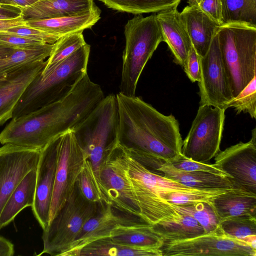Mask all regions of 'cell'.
I'll return each instance as SVG.
<instances>
[{"instance_id": "cell-20", "label": "cell", "mask_w": 256, "mask_h": 256, "mask_svg": "<svg viewBox=\"0 0 256 256\" xmlns=\"http://www.w3.org/2000/svg\"><path fill=\"white\" fill-rule=\"evenodd\" d=\"M180 15L199 57L208 52L219 25L208 18L198 7L188 5Z\"/></svg>"}, {"instance_id": "cell-29", "label": "cell", "mask_w": 256, "mask_h": 256, "mask_svg": "<svg viewBox=\"0 0 256 256\" xmlns=\"http://www.w3.org/2000/svg\"><path fill=\"white\" fill-rule=\"evenodd\" d=\"M164 242L192 238L204 234L202 227L192 216L183 214L178 222L152 225Z\"/></svg>"}, {"instance_id": "cell-22", "label": "cell", "mask_w": 256, "mask_h": 256, "mask_svg": "<svg viewBox=\"0 0 256 256\" xmlns=\"http://www.w3.org/2000/svg\"><path fill=\"white\" fill-rule=\"evenodd\" d=\"M101 10L96 6L90 11L75 16L26 21L28 25L60 38L83 32L94 25L100 18Z\"/></svg>"}, {"instance_id": "cell-7", "label": "cell", "mask_w": 256, "mask_h": 256, "mask_svg": "<svg viewBox=\"0 0 256 256\" xmlns=\"http://www.w3.org/2000/svg\"><path fill=\"white\" fill-rule=\"evenodd\" d=\"M100 205L86 200L82 194L77 182L70 196L43 230V249L38 256L48 254L62 256L76 239L84 224L98 212Z\"/></svg>"}, {"instance_id": "cell-11", "label": "cell", "mask_w": 256, "mask_h": 256, "mask_svg": "<svg viewBox=\"0 0 256 256\" xmlns=\"http://www.w3.org/2000/svg\"><path fill=\"white\" fill-rule=\"evenodd\" d=\"M162 256H256V250L244 242L226 236L220 227L192 238L164 242Z\"/></svg>"}, {"instance_id": "cell-47", "label": "cell", "mask_w": 256, "mask_h": 256, "mask_svg": "<svg viewBox=\"0 0 256 256\" xmlns=\"http://www.w3.org/2000/svg\"><path fill=\"white\" fill-rule=\"evenodd\" d=\"M18 6L23 8L28 6L38 0H12Z\"/></svg>"}, {"instance_id": "cell-1", "label": "cell", "mask_w": 256, "mask_h": 256, "mask_svg": "<svg viewBox=\"0 0 256 256\" xmlns=\"http://www.w3.org/2000/svg\"><path fill=\"white\" fill-rule=\"evenodd\" d=\"M118 142L146 168L158 170L181 156L182 140L175 117L165 116L138 96L116 94Z\"/></svg>"}, {"instance_id": "cell-17", "label": "cell", "mask_w": 256, "mask_h": 256, "mask_svg": "<svg viewBox=\"0 0 256 256\" xmlns=\"http://www.w3.org/2000/svg\"><path fill=\"white\" fill-rule=\"evenodd\" d=\"M124 148L126 176L132 192L144 190L162 197L170 192H189L196 190L152 172L134 158Z\"/></svg>"}, {"instance_id": "cell-8", "label": "cell", "mask_w": 256, "mask_h": 256, "mask_svg": "<svg viewBox=\"0 0 256 256\" xmlns=\"http://www.w3.org/2000/svg\"><path fill=\"white\" fill-rule=\"evenodd\" d=\"M225 110L200 106L191 128L182 141L181 154L185 158L207 162L220 150L224 130Z\"/></svg>"}, {"instance_id": "cell-42", "label": "cell", "mask_w": 256, "mask_h": 256, "mask_svg": "<svg viewBox=\"0 0 256 256\" xmlns=\"http://www.w3.org/2000/svg\"><path fill=\"white\" fill-rule=\"evenodd\" d=\"M184 70L191 82H194L200 80V57L192 46L189 52L186 66Z\"/></svg>"}, {"instance_id": "cell-13", "label": "cell", "mask_w": 256, "mask_h": 256, "mask_svg": "<svg viewBox=\"0 0 256 256\" xmlns=\"http://www.w3.org/2000/svg\"><path fill=\"white\" fill-rule=\"evenodd\" d=\"M214 164L227 174L234 188L256 194V128L252 138L218 152Z\"/></svg>"}, {"instance_id": "cell-24", "label": "cell", "mask_w": 256, "mask_h": 256, "mask_svg": "<svg viewBox=\"0 0 256 256\" xmlns=\"http://www.w3.org/2000/svg\"><path fill=\"white\" fill-rule=\"evenodd\" d=\"M158 171L162 172L165 178L194 189L234 188L228 178L204 172L180 170L169 162H164Z\"/></svg>"}, {"instance_id": "cell-34", "label": "cell", "mask_w": 256, "mask_h": 256, "mask_svg": "<svg viewBox=\"0 0 256 256\" xmlns=\"http://www.w3.org/2000/svg\"><path fill=\"white\" fill-rule=\"evenodd\" d=\"M86 42L82 32L70 34L60 38L53 44L50 56L42 70H46L64 60L76 52Z\"/></svg>"}, {"instance_id": "cell-33", "label": "cell", "mask_w": 256, "mask_h": 256, "mask_svg": "<svg viewBox=\"0 0 256 256\" xmlns=\"http://www.w3.org/2000/svg\"><path fill=\"white\" fill-rule=\"evenodd\" d=\"M223 24L244 22L256 26V0H222Z\"/></svg>"}, {"instance_id": "cell-4", "label": "cell", "mask_w": 256, "mask_h": 256, "mask_svg": "<svg viewBox=\"0 0 256 256\" xmlns=\"http://www.w3.org/2000/svg\"><path fill=\"white\" fill-rule=\"evenodd\" d=\"M216 34L234 98L256 76V26L226 23L218 26Z\"/></svg>"}, {"instance_id": "cell-51", "label": "cell", "mask_w": 256, "mask_h": 256, "mask_svg": "<svg viewBox=\"0 0 256 256\" xmlns=\"http://www.w3.org/2000/svg\"><path fill=\"white\" fill-rule=\"evenodd\" d=\"M1 238V236H0V238Z\"/></svg>"}, {"instance_id": "cell-10", "label": "cell", "mask_w": 256, "mask_h": 256, "mask_svg": "<svg viewBox=\"0 0 256 256\" xmlns=\"http://www.w3.org/2000/svg\"><path fill=\"white\" fill-rule=\"evenodd\" d=\"M124 153L118 142L106 150L100 163V178L114 209L142 218L126 176Z\"/></svg>"}, {"instance_id": "cell-32", "label": "cell", "mask_w": 256, "mask_h": 256, "mask_svg": "<svg viewBox=\"0 0 256 256\" xmlns=\"http://www.w3.org/2000/svg\"><path fill=\"white\" fill-rule=\"evenodd\" d=\"M78 185L82 194L88 200L101 205L112 206L107 190L96 175L91 162L88 159L84 162Z\"/></svg>"}, {"instance_id": "cell-40", "label": "cell", "mask_w": 256, "mask_h": 256, "mask_svg": "<svg viewBox=\"0 0 256 256\" xmlns=\"http://www.w3.org/2000/svg\"><path fill=\"white\" fill-rule=\"evenodd\" d=\"M44 44L20 36L0 33V44L14 49L32 48Z\"/></svg>"}, {"instance_id": "cell-50", "label": "cell", "mask_w": 256, "mask_h": 256, "mask_svg": "<svg viewBox=\"0 0 256 256\" xmlns=\"http://www.w3.org/2000/svg\"><path fill=\"white\" fill-rule=\"evenodd\" d=\"M0 4H12V5H17L12 0H0Z\"/></svg>"}, {"instance_id": "cell-48", "label": "cell", "mask_w": 256, "mask_h": 256, "mask_svg": "<svg viewBox=\"0 0 256 256\" xmlns=\"http://www.w3.org/2000/svg\"><path fill=\"white\" fill-rule=\"evenodd\" d=\"M15 49L0 44V58L10 54Z\"/></svg>"}, {"instance_id": "cell-45", "label": "cell", "mask_w": 256, "mask_h": 256, "mask_svg": "<svg viewBox=\"0 0 256 256\" xmlns=\"http://www.w3.org/2000/svg\"><path fill=\"white\" fill-rule=\"evenodd\" d=\"M0 12H14L22 14V8L18 5L0 4Z\"/></svg>"}, {"instance_id": "cell-16", "label": "cell", "mask_w": 256, "mask_h": 256, "mask_svg": "<svg viewBox=\"0 0 256 256\" xmlns=\"http://www.w3.org/2000/svg\"><path fill=\"white\" fill-rule=\"evenodd\" d=\"M56 138L41 150L36 170L34 199L32 209L42 230L49 222L57 164Z\"/></svg>"}, {"instance_id": "cell-12", "label": "cell", "mask_w": 256, "mask_h": 256, "mask_svg": "<svg viewBox=\"0 0 256 256\" xmlns=\"http://www.w3.org/2000/svg\"><path fill=\"white\" fill-rule=\"evenodd\" d=\"M200 106L208 105L225 110L226 105L234 97L223 64L216 32L208 52L204 56L200 57Z\"/></svg>"}, {"instance_id": "cell-2", "label": "cell", "mask_w": 256, "mask_h": 256, "mask_svg": "<svg viewBox=\"0 0 256 256\" xmlns=\"http://www.w3.org/2000/svg\"><path fill=\"white\" fill-rule=\"evenodd\" d=\"M100 101L91 84L81 79L62 99L12 118L0 132V144L42 150L55 138L72 130Z\"/></svg>"}, {"instance_id": "cell-15", "label": "cell", "mask_w": 256, "mask_h": 256, "mask_svg": "<svg viewBox=\"0 0 256 256\" xmlns=\"http://www.w3.org/2000/svg\"><path fill=\"white\" fill-rule=\"evenodd\" d=\"M110 204L100 205L98 212L84 224L62 256H76L82 248L93 241L112 236L117 232L130 226L149 224L138 216L118 214Z\"/></svg>"}, {"instance_id": "cell-43", "label": "cell", "mask_w": 256, "mask_h": 256, "mask_svg": "<svg viewBox=\"0 0 256 256\" xmlns=\"http://www.w3.org/2000/svg\"><path fill=\"white\" fill-rule=\"evenodd\" d=\"M26 24V21L24 19L22 14L14 18L0 19V32L16 26Z\"/></svg>"}, {"instance_id": "cell-3", "label": "cell", "mask_w": 256, "mask_h": 256, "mask_svg": "<svg viewBox=\"0 0 256 256\" xmlns=\"http://www.w3.org/2000/svg\"><path fill=\"white\" fill-rule=\"evenodd\" d=\"M90 46L86 44L70 56L42 70L27 86L12 118L26 114L66 96L87 72Z\"/></svg>"}, {"instance_id": "cell-19", "label": "cell", "mask_w": 256, "mask_h": 256, "mask_svg": "<svg viewBox=\"0 0 256 256\" xmlns=\"http://www.w3.org/2000/svg\"><path fill=\"white\" fill-rule=\"evenodd\" d=\"M46 64V60L36 63L0 84V126L12 118L14 108L22 93Z\"/></svg>"}, {"instance_id": "cell-41", "label": "cell", "mask_w": 256, "mask_h": 256, "mask_svg": "<svg viewBox=\"0 0 256 256\" xmlns=\"http://www.w3.org/2000/svg\"><path fill=\"white\" fill-rule=\"evenodd\" d=\"M198 8L219 26L223 24L222 0H202Z\"/></svg>"}, {"instance_id": "cell-27", "label": "cell", "mask_w": 256, "mask_h": 256, "mask_svg": "<svg viewBox=\"0 0 256 256\" xmlns=\"http://www.w3.org/2000/svg\"><path fill=\"white\" fill-rule=\"evenodd\" d=\"M76 256H162L160 249L125 246L104 238L93 241L82 248Z\"/></svg>"}, {"instance_id": "cell-36", "label": "cell", "mask_w": 256, "mask_h": 256, "mask_svg": "<svg viewBox=\"0 0 256 256\" xmlns=\"http://www.w3.org/2000/svg\"><path fill=\"white\" fill-rule=\"evenodd\" d=\"M230 188L196 190L189 192H172L162 196L167 202L176 205H190L198 202L209 204L216 197Z\"/></svg>"}, {"instance_id": "cell-46", "label": "cell", "mask_w": 256, "mask_h": 256, "mask_svg": "<svg viewBox=\"0 0 256 256\" xmlns=\"http://www.w3.org/2000/svg\"><path fill=\"white\" fill-rule=\"evenodd\" d=\"M21 14L20 13L14 12H0V19L14 18Z\"/></svg>"}, {"instance_id": "cell-6", "label": "cell", "mask_w": 256, "mask_h": 256, "mask_svg": "<svg viewBox=\"0 0 256 256\" xmlns=\"http://www.w3.org/2000/svg\"><path fill=\"white\" fill-rule=\"evenodd\" d=\"M118 123L116 96L110 94L72 130L100 179V166L105 152L118 142Z\"/></svg>"}, {"instance_id": "cell-37", "label": "cell", "mask_w": 256, "mask_h": 256, "mask_svg": "<svg viewBox=\"0 0 256 256\" xmlns=\"http://www.w3.org/2000/svg\"><path fill=\"white\" fill-rule=\"evenodd\" d=\"M233 108L236 114L248 113L252 118H256V76L225 106L224 109Z\"/></svg>"}, {"instance_id": "cell-26", "label": "cell", "mask_w": 256, "mask_h": 256, "mask_svg": "<svg viewBox=\"0 0 256 256\" xmlns=\"http://www.w3.org/2000/svg\"><path fill=\"white\" fill-rule=\"evenodd\" d=\"M36 170L30 171L26 175L5 203L0 214V230L12 222L23 209L32 206L35 194Z\"/></svg>"}, {"instance_id": "cell-5", "label": "cell", "mask_w": 256, "mask_h": 256, "mask_svg": "<svg viewBox=\"0 0 256 256\" xmlns=\"http://www.w3.org/2000/svg\"><path fill=\"white\" fill-rule=\"evenodd\" d=\"M124 34L126 44L120 92L134 96L144 67L159 44L163 42L156 14L146 17L140 14L134 16L125 24Z\"/></svg>"}, {"instance_id": "cell-28", "label": "cell", "mask_w": 256, "mask_h": 256, "mask_svg": "<svg viewBox=\"0 0 256 256\" xmlns=\"http://www.w3.org/2000/svg\"><path fill=\"white\" fill-rule=\"evenodd\" d=\"M109 238L120 244L146 248L160 249L164 243L163 238L150 224L132 226L122 229Z\"/></svg>"}, {"instance_id": "cell-30", "label": "cell", "mask_w": 256, "mask_h": 256, "mask_svg": "<svg viewBox=\"0 0 256 256\" xmlns=\"http://www.w3.org/2000/svg\"><path fill=\"white\" fill-rule=\"evenodd\" d=\"M220 227L226 236L244 242L256 250V217L228 218L220 220Z\"/></svg>"}, {"instance_id": "cell-21", "label": "cell", "mask_w": 256, "mask_h": 256, "mask_svg": "<svg viewBox=\"0 0 256 256\" xmlns=\"http://www.w3.org/2000/svg\"><path fill=\"white\" fill-rule=\"evenodd\" d=\"M94 0H38L22 8L26 21L72 16L90 11L96 6Z\"/></svg>"}, {"instance_id": "cell-44", "label": "cell", "mask_w": 256, "mask_h": 256, "mask_svg": "<svg viewBox=\"0 0 256 256\" xmlns=\"http://www.w3.org/2000/svg\"><path fill=\"white\" fill-rule=\"evenodd\" d=\"M14 253V244L8 240L1 236L0 238V256H12Z\"/></svg>"}, {"instance_id": "cell-23", "label": "cell", "mask_w": 256, "mask_h": 256, "mask_svg": "<svg viewBox=\"0 0 256 256\" xmlns=\"http://www.w3.org/2000/svg\"><path fill=\"white\" fill-rule=\"evenodd\" d=\"M220 220L233 216L256 217V194L232 188L219 195L210 203Z\"/></svg>"}, {"instance_id": "cell-9", "label": "cell", "mask_w": 256, "mask_h": 256, "mask_svg": "<svg viewBox=\"0 0 256 256\" xmlns=\"http://www.w3.org/2000/svg\"><path fill=\"white\" fill-rule=\"evenodd\" d=\"M57 164L49 222L73 192L86 158L72 130L58 136Z\"/></svg>"}, {"instance_id": "cell-49", "label": "cell", "mask_w": 256, "mask_h": 256, "mask_svg": "<svg viewBox=\"0 0 256 256\" xmlns=\"http://www.w3.org/2000/svg\"><path fill=\"white\" fill-rule=\"evenodd\" d=\"M202 0H187L188 5L198 7Z\"/></svg>"}, {"instance_id": "cell-18", "label": "cell", "mask_w": 256, "mask_h": 256, "mask_svg": "<svg viewBox=\"0 0 256 256\" xmlns=\"http://www.w3.org/2000/svg\"><path fill=\"white\" fill-rule=\"evenodd\" d=\"M163 42L168 46L174 62L184 68L192 44L177 8L157 12Z\"/></svg>"}, {"instance_id": "cell-38", "label": "cell", "mask_w": 256, "mask_h": 256, "mask_svg": "<svg viewBox=\"0 0 256 256\" xmlns=\"http://www.w3.org/2000/svg\"><path fill=\"white\" fill-rule=\"evenodd\" d=\"M0 33L16 35L37 40L42 43L54 44L60 38L27 24L16 26Z\"/></svg>"}, {"instance_id": "cell-25", "label": "cell", "mask_w": 256, "mask_h": 256, "mask_svg": "<svg viewBox=\"0 0 256 256\" xmlns=\"http://www.w3.org/2000/svg\"><path fill=\"white\" fill-rule=\"evenodd\" d=\"M54 44H44L38 46L15 49L10 54L0 58V84L36 63L50 56Z\"/></svg>"}, {"instance_id": "cell-14", "label": "cell", "mask_w": 256, "mask_h": 256, "mask_svg": "<svg viewBox=\"0 0 256 256\" xmlns=\"http://www.w3.org/2000/svg\"><path fill=\"white\" fill-rule=\"evenodd\" d=\"M40 150L10 144L0 147V214L26 175L36 169Z\"/></svg>"}, {"instance_id": "cell-39", "label": "cell", "mask_w": 256, "mask_h": 256, "mask_svg": "<svg viewBox=\"0 0 256 256\" xmlns=\"http://www.w3.org/2000/svg\"><path fill=\"white\" fill-rule=\"evenodd\" d=\"M169 162L176 168L180 170L204 172L230 178L227 174L216 167L214 164L194 161L185 158L182 154L178 158Z\"/></svg>"}, {"instance_id": "cell-31", "label": "cell", "mask_w": 256, "mask_h": 256, "mask_svg": "<svg viewBox=\"0 0 256 256\" xmlns=\"http://www.w3.org/2000/svg\"><path fill=\"white\" fill-rule=\"evenodd\" d=\"M116 10L140 14L156 13L177 8L181 0H100Z\"/></svg>"}, {"instance_id": "cell-35", "label": "cell", "mask_w": 256, "mask_h": 256, "mask_svg": "<svg viewBox=\"0 0 256 256\" xmlns=\"http://www.w3.org/2000/svg\"><path fill=\"white\" fill-rule=\"evenodd\" d=\"M174 208L182 214L194 218L208 234L220 228V220L211 206L206 202H198L190 205H176Z\"/></svg>"}]
</instances>
